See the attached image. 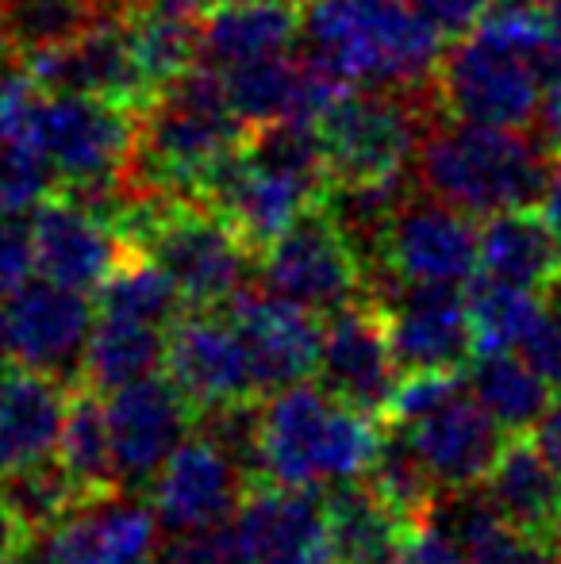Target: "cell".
Segmentation results:
<instances>
[{
  "label": "cell",
  "mask_w": 561,
  "mask_h": 564,
  "mask_svg": "<svg viewBox=\"0 0 561 564\" xmlns=\"http://www.w3.org/2000/svg\"><path fill=\"white\" fill-rule=\"evenodd\" d=\"M300 35L296 0H239L219 4L201 20V62L235 69L247 62L281 58Z\"/></svg>",
  "instance_id": "21"
},
{
  "label": "cell",
  "mask_w": 561,
  "mask_h": 564,
  "mask_svg": "<svg viewBox=\"0 0 561 564\" xmlns=\"http://www.w3.org/2000/svg\"><path fill=\"white\" fill-rule=\"evenodd\" d=\"M4 319L12 354L23 369L51 372L58 380L82 377L85 341L97 323L89 292L66 289V284H54L43 276V281L23 284L15 296H8Z\"/></svg>",
  "instance_id": "15"
},
{
  "label": "cell",
  "mask_w": 561,
  "mask_h": 564,
  "mask_svg": "<svg viewBox=\"0 0 561 564\" xmlns=\"http://www.w3.org/2000/svg\"><path fill=\"white\" fill-rule=\"evenodd\" d=\"M262 289L331 315L369 296V273L327 208L315 204L262 250Z\"/></svg>",
  "instance_id": "6"
},
{
  "label": "cell",
  "mask_w": 561,
  "mask_h": 564,
  "mask_svg": "<svg viewBox=\"0 0 561 564\" xmlns=\"http://www.w3.org/2000/svg\"><path fill=\"white\" fill-rule=\"evenodd\" d=\"M320 384L335 400L385 419L392 392L400 384V365L389 341L385 307L374 296L346 304L327 315L323 327V354H320Z\"/></svg>",
  "instance_id": "10"
},
{
  "label": "cell",
  "mask_w": 561,
  "mask_h": 564,
  "mask_svg": "<svg viewBox=\"0 0 561 564\" xmlns=\"http://www.w3.org/2000/svg\"><path fill=\"white\" fill-rule=\"evenodd\" d=\"M54 193H58V173L28 134L0 147V212L28 216Z\"/></svg>",
  "instance_id": "33"
},
{
  "label": "cell",
  "mask_w": 561,
  "mask_h": 564,
  "mask_svg": "<svg viewBox=\"0 0 561 564\" xmlns=\"http://www.w3.org/2000/svg\"><path fill=\"white\" fill-rule=\"evenodd\" d=\"M531 431H535L531 438H535V446L542 449V457L561 473V395H558V403H550V408L542 411V419Z\"/></svg>",
  "instance_id": "43"
},
{
  "label": "cell",
  "mask_w": 561,
  "mask_h": 564,
  "mask_svg": "<svg viewBox=\"0 0 561 564\" xmlns=\"http://www.w3.org/2000/svg\"><path fill=\"white\" fill-rule=\"evenodd\" d=\"M162 564H247V553L235 534V522L227 519L216 527L170 534V542L162 545Z\"/></svg>",
  "instance_id": "35"
},
{
  "label": "cell",
  "mask_w": 561,
  "mask_h": 564,
  "mask_svg": "<svg viewBox=\"0 0 561 564\" xmlns=\"http://www.w3.org/2000/svg\"><path fill=\"white\" fill-rule=\"evenodd\" d=\"M136 564H162V557H142V561H136Z\"/></svg>",
  "instance_id": "51"
},
{
  "label": "cell",
  "mask_w": 561,
  "mask_h": 564,
  "mask_svg": "<svg viewBox=\"0 0 561 564\" xmlns=\"http://www.w3.org/2000/svg\"><path fill=\"white\" fill-rule=\"evenodd\" d=\"M561 74V43L547 4L493 0L470 35L434 69V100L446 116L496 127H527L542 89Z\"/></svg>",
  "instance_id": "1"
},
{
  "label": "cell",
  "mask_w": 561,
  "mask_h": 564,
  "mask_svg": "<svg viewBox=\"0 0 561 564\" xmlns=\"http://www.w3.org/2000/svg\"><path fill=\"white\" fill-rule=\"evenodd\" d=\"M0 564H28V550H20V553H0Z\"/></svg>",
  "instance_id": "50"
},
{
  "label": "cell",
  "mask_w": 561,
  "mask_h": 564,
  "mask_svg": "<svg viewBox=\"0 0 561 564\" xmlns=\"http://www.w3.org/2000/svg\"><path fill=\"white\" fill-rule=\"evenodd\" d=\"M465 553H470V564H561L550 538L524 534V530H516L511 522L493 527Z\"/></svg>",
  "instance_id": "36"
},
{
  "label": "cell",
  "mask_w": 561,
  "mask_h": 564,
  "mask_svg": "<svg viewBox=\"0 0 561 564\" xmlns=\"http://www.w3.org/2000/svg\"><path fill=\"white\" fill-rule=\"evenodd\" d=\"M12 361H15V354H12V338H8V319H4V312H0V377L12 369Z\"/></svg>",
  "instance_id": "47"
},
{
  "label": "cell",
  "mask_w": 561,
  "mask_h": 564,
  "mask_svg": "<svg viewBox=\"0 0 561 564\" xmlns=\"http://www.w3.org/2000/svg\"><path fill=\"white\" fill-rule=\"evenodd\" d=\"M31 269H35L31 227H23L20 216L0 212V300L15 296L28 284Z\"/></svg>",
  "instance_id": "39"
},
{
  "label": "cell",
  "mask_w": 561,
  "mask_h": 564,
  "mask_svg": "<svg viewBox=\"0 0 561 564\" xmlns=\"http://www.w3.org/2000/svg\"><path fill=\"white\" fill-rule=\"evenodd\" d=\"M31 246L39 276L77 292H100L128 253L120 230L62 193L46 196L31 212Z\"/></svg>",
  "instance_id": "18"
},
{
  "label": "cell",
  "mask_w": 561,
  "mask_h": 564,
  "mask_svg": "<svg viewBox=\"0 0 561 564\" xmlns=\"http://www.w3.org/2000/svg\"><path fill=\"white\" fill-rule=\"evenodd\" d=\"M165 372L188 395L196 411L262 395L247 341H242L231 319H219L216 312H188L177 323H170Z\"/></svg>",
  "instance_id": "13"
},
{
  "label": "cell",
  "mask_w": 561,
  "mask_h": 564,
  "mask_svg": "<svg viewBox=\"0 0 561 564\" xmlns=\"http://www.w3.org/2000/svg\"><path fill=\"white\" fill-rule=\"evenodd\" d=\"M0 12H4V0H0Z\"/></svg>",
  "instance_id": "53"
},
{
  "label": "cell",
  "mask_w": 561,
  "mask_h": 564,
  "mask_svg": "<svg viewBox=\"0 0 561 564\" xmlns=\"http://www.w3.org/2000/svg\"><path fill=\"white\" fill-rule=\"evenodd\" d=\"M227 319L247 341L258 392L273 395L320 372L323 327L320 315L270 289H242L227 300Z\"/></svg>",
  "instance_id": "12"
},
{
  "label": "cell",
  "mask_w": 561,
  "mask_h": 564,
  "mask_svg": "<svg viewBox=\"0 0 561 564\" xmlns=\"http://www.w3.org/2000/svg\"><path fill=\"white\" fill-rule=\"evenodd\" d=\"M412 438L416 453L423 457L427 473L434 476L439 488H470L481 484L493 468V460L504 449V426L488 415V408L462 388L457 395H450L442 408H434L431 415L416 419V423L400 426Z\"/></svg>",
  "instance_id": "19"
},
{
  "label": "cell",
  "mask_w": 561,
  "mask_h": 564,
  "mask_svg": "<svg viewBox=\"0 0 561 564\" xmlns=\"http://www.w3.org/2000/svg\"><path fill=\"white\" fill-rule=\"evenodd\" d=\"M465 307H470L473 354L477 357L519 349V341L542 315L539 292L511 281H496L488 273H473L465 281Z\"/></svg>",
  "instance_id": "29"
},
{
  "label": "cell",
  "mask_w": 561,
  "mask_h": 564,
  "mask_svg": "<svg viewBox=\"0 0 561 564\" xmlns=\"http://www.w3.org/2000/svg\"><path fill=\"white\" fill-rule=\"evenodd\" d=\"M539 204H542V219H547L550 230H554L558 242H561V150L554 154V162H550L547 188H542Z\"/></svg>",
  "instance_id": "44"
},
{
  "label": "cell",
  "mask_w": 561,
  "mask_h": 564,
  "mask_svg": "<svg viewBox=\"0 0 561 564\" xmlns=\"http://www.w3.org/2000/svg\"><path fill=\"white\" fill-rule=\"evenodd\" d=\"M43 97L46 93L39 89L35 77L23 69L20 54L0 62V147L28 134L31 116H35V108Z\"/></svg>",
  "instance_id": "37"
},
{
  "label": "cell",
  "mask_w": 561,
  "mask_h": 564,
  "mask_svg": "<svg viewBox=\"0 0 561 564\" xmlns=\"http://www.w3.org/2000/svg\"><path fill=\"white\" fill-rule=\"evenodd\" d=\"M62 380L39 369H8L0 377V476L20 473L58 453L69 395Z\"/></svg>",
  "instance_id": "20"
},
{
  "label": "cell",
  "mask_w": 561,
  "mask_h": 564,
  "mask_svg": "<svg viewBox=\"0 0 561 564\" xmlns=\"http://www.w3.org/2000/svg\"><path fill=\"white\" fill-rule=\"evenodd\" d=\"M554 150L524 127H496L446 116L423 127L416 185L473 219L531 208L547 188Z\"/></svg>",
  "instance_id": "2"
},
{
  "label": "cell",
  "mask_w": 561,
  "mask_h": 564,
  "mask_svg": "<svg viewBox=\"0 0 561 564\" xmlns=\"http://www.w3.org/2000/svg\"><path fill=\"white\" fill-rule=\"evenodd\" d=\"M327 496V538L338 564H397L412 519L389 507L366 480L323 488Z\"/></svg>",
  "instance_id": "22"
},
{
  "label": "cell",
  "mask_w": 561,
  "mask_h": 564,
  "mask_svg": "<svg viewBox=\"0 0 561 564\" xmlns=\"http://www.w3.org/2000/svg\"><path fill=\"white\" fill-rule=\"evenodd\" d=\"M0 491H4L8 507H12V514L23 522V530L31 538H43L54 522H62V514L69 507L82 503V491L74 488V480L58 465V457L0 476Z\"/></svg>",
  "instance_id": "32"
},
{
  "label": "cell",
  "mask_w": 561,
  "mask_h": 564,
  "mask_svg": "<svg viewBox=\"0 0 561 564\" xmlns=\"http://www.w3.org/2000/svg\"><path fill=\"white\" fill-rule=\"evenodd\" d=\"M550 545L558 550V557H561V507H558V514H554V527H550Z\"/></svg>",
  "instance_id": "49"
},
{
  "label": "cell",
  "mask_w": 561,
  "mask_h": 564,
  "mask_svg": "<svg viewBox=\"0 0 561 564\" xmlns=\"http://www.w3.org/2000/svg\"><path fill=\"white\" fill-rule=\"evenodd\" d=\"M131 4H150V8H162V12H177V15H196L208 8V0H131Z\"/></svg>",
  "instance_id": "46"
},
{
  "label": "cell",
  "mask_w": 561,
  "mask_h": 564,
  "mask_svg": "<svg viewBox=\"0 0 561 564\" xmlns=\"http://www.w3.org/2000/svg\"><path fill=\"white\" fill-rule=\"evenodd\" d=\"M427 100L423 93L392 89H350L320 123L323 158L331 185H366V181H400L408 162H416Z\"/></svg>",
  "instance_id": "5"
},
{
  "label": "cell",
  "mask_w": 561,
  "mask_h": 564,
  "mask_svg": "<svg viewBox=\"0 0 561 564\" xmlns=\"http://www.w3.org/2000/svg\"><path fill=\"white\" fill-rule=\"evenodd\" d=\"M165 365V330L154 323L100 315L93 323V335L85 341L82 384L97 392H116L123 384H136L142 377H154Z\"/></svg>",
  "instance_id": "25"
},
{
  "label": "cell",
  "mask_w": 561,
  "mask_h": 564,
  "mask_svg": "<svg viewBox=\"0 0 561 564\" xmlns=\"http://www.w3.org/2000/svg\"><path fill=\"white\" fill-rule=\"evenodd\" d=\"M470 392L508 434H527L550 408V384L516 349L481 354L470 369Z\"/></svg>",
  "instance_id": "28"
},
{
  "label": "cell",
  "mask_w": 561,
  "mask_h": 564,
  "mask_svg": "<svg viewBox=\"0 0 561 564\" xmlns=\"http://www.w3.org/2000/svg\"><path fill=\"white\" fill-rule=\"evenodd\" d=\"M481 269V227H473V216L442 204L431 193H404L385 230L381 246V273L377 289L389 281L400 284H454L462 289Z\"/></svg>",
  "instance_id": "7"
},
{
  "label": "cell",
  "mask_w": 561,
  "mask_h": 564,
  "mask_svg": "<svg viewBox=\"0 0 561 564\" xmlns=\"http://www.w3.org/2000/svg\"><path fill=\"white\" fill-rule=\"evenodd\" d=\"M247 484L250 476L216 442L193 434L150 480V507L158 527L170 534L216 527L235 519Z\"/></svg>",
  "instance_id": "16"
},
{
  "label": "cell",
  "mask_w": 561,
  "mask_h": 564,
  "mask_svg": "<svg viewBox=\"0 0 561 564\" xmlns=\"http://www.w3.org/2000/svg\"><path fill=\"white\" fill-rule=\"evenodd\" d=\"M481 484H485L496 511L504 514V522H511L524 534H550L561 507V473L542 457L535 438L508 434L500 457L493 460Z\"/></svg>",
  "instance_id": "23"
},
{
  "label": "cell",
  "mask_w": 561,
  "mask_h": 564,
  "mask_svg": "<svg viewBox=\"0 0 561 564\" xmlns=\"http://www.w3.org/2000/svg\"><path fill=\"white\" fill-rule=\"evenodd\" d=\"M108 431H112L116 473L123 488H142L196 431L201 411L170 377H142L108 392Z\"/></svg>",
  "instance_id": "9"
},
{
  "label": "cell",
  "mask_w": 561,
  "mask_h": 564,
  "mask_svg": "<svg viewBox=\"0 0 561 564\" xmlns=\"http://www.w3.org/2000/svg\"><path fill=\"white\" fill-rule=\"evenodd\" d=\"M385 307L389 341L400 372L412 369H462L473 354V327L465 292L454 284H385L377 292Z\"/></svg>",
  "instance_id": "14"
},
{
  "label": "cell",
  "mask_w": 561,
  "mask_h": 564,
  "mask_svg": "<svg viewBox=\"0 0 561 564\" xmlns=\"http://www.w3.org/2000/svg\"><path fill=\"white\" fill-rule=\"evenodd\" d=\"M128 4H131V0H128Z\"/></svg>",
  "instance_id": "54"
},
{
  "label": "cell",
  "mask_w": 561,
  "mask_h": 564,
  "mask_svg": "<svg viewBox=\"0 0 561 564\" xmlns=\"http://www.w3.org/2000/svg\"><path fill=\"white\" fill-rule=\"evenodd\" d=\"M300 31L308 58L354 89L423 93L442 62V39L412 0H308Z\"/></svg>",
  "instance_id": "3"
},
{
  "label": "cell",
  "mask_w": 561,
  "mask_h": 564,
  "mask_svg": "<svg viewBox=\"0 0 561 564\" xmlns=\"http://www.w3.org/2000/svg\"><path fill=\"white\" fill-rule=\"evenodd\" d=\"M323 193H327V181L266 162V158L250 154L242 142L231 158L216 165L201 200L216 208L250 250L262 253L308 208H315Z\"/></svg>",
  "instance_id": "8"
},
{
  "label": "cell",
  "mask_w": 561,
  "mask_h": 564,
  "mask_svg": "<svg viewBox=\"0 0 561 564\" xmlns=\"http://www.w3.org/2000/svg\"><path fill=\"white\" fill-rule=\"evenodd\" d=\"M385 423L335 400L320 380H300L262 403V480L331 488L362 480Z\"/></svg>",
  "instance_id": "4"
},
{
  "label": "cell",
  "mask_w": 561,
  "mask_h": 564,
  "mask_svg": "<svg viewBox=\"0 0 561 564\" xmlns=\"http://www.w3.org/2000/svg\"><path fill=\"white\" fill-rule=\"evenodd\" d=\"M362 480H366L385 503L397 507V511L412 522L427 519V507H431V499L442 491L439 484H434V476L427 473V465H423L420 453H416L412 438L392 423H385L381 446H377Z\"/></svg>",
  "instance_id": "31"
},
{
  "label": "cell",
  "mask_w": 561,
  "mask_h": 564,
  "mask_svg": "<svg viewBox=\"0 0 561 564\" xmlns=\"http://www.w3.org/2000/svg\"><path fill=\"white\" fill-rule=\"evenodd\" d=\"M231 522L247 564H338L323 488L250 480Z\"/></svg>",
  "instance_id": "11"
},
{
  "label": "cell",
  "mask_w": 561,
  "mask_h": 564,
  "mask_svg": "<svg viewBox=\"0 0 561 564\" xmlns=\"http://www.w3.org/2000/svg\"><path fill=\"white\" fill-rule=\"evenodd\" d=\"M524 289H554L561 281V242L542 216L527 208L496 212L481 227V269Z\"/></svg>",
  "instance_id": "24"
},
{
  "label": "cell",
  "mask_w": 561,
  "mask_h": 564,
  "mask_svg": "<svg viewBox=\"0 0 561 564\" xmlns=\"http://www.w3.org/2000/svg\"><path fill=\"white\" fill-rule=\"evenodd\" d=\"M154 542V507L120 488L69 507L39 542V564H136Z\"/></svg>",
  "instance_id": "17"
},
{
  "label": "cell",
  "mask_w": 561,
  "mask_h": 564,
  "mask_svg": "<svg viewBox=\"0 0 561 564\" xmlns=\"http://www.w3.org/2000/svg\"><path fill=\"white\" fill-rule=\"evenodd\" d=\"M412 4H416V12L434 28V35L446 43V39L470 35V31L485 20L493 0H412Z\"/></svg>",
  "instance_id": "40"
},
{
  "label": "cell",
  "mask_w": 561,
  "mask_h": 564,
  "mask_svg": "<svg viewBox=\"0 0 561 564\" xmlns=\"http://www.w3.org/2000/svg\"><path fill=\"white\" fill-rule=\"evenodd\" d=\"M31 545V534L23 530V522L12 514V507H8L4 491H0V553H20Z\"/></svg>",
  "instance_id": "45"
},
{
  "label": "cell",
  "mask_w": 561,
  "mask_h": 564,
  "mask_svg": "<svg viewBox=\"0 0 561 564\" xmlns=\"http://www.w3.org/2000/svg\"><path fill=\"white\" fill-rule=\"evenodd\" d=\"M465 388L462 372L457 369H412L400 377L397 392H392L389 408H385V419L381 423H392V426H408L416 419L431 415L434 408L457 395Z\"/></svg>",
  "instance_id": "34"
},
{
  "label": "cell",
  "mask_w": 561,
  "mask_h": 564,
  "mask_svg": "<svg viewBox=\"0 0 561 564\" xmlns=\"http://www.w3.org/2000/svg\"><path fill=\"white\" fill-rule=\"evenodd\" d=\"M219 4H239V0H219Z\"/></svg>",
  "instance_id": "52"
},
{
  "label": "cell",
  "mask_w": 561,
  "mask_h": 564,
  "mask_svg": "<svg viewBox=\"0 0 561 564\" xmlns=\"http://www.w3.org/2000/svg\"><path fill=\"white\" fill-rule=\"evenodd\" d=\"M547 12H550V23H554V35H558V43H561V0H550Z\"/></svg>",
  "instance_id": "48"
},
{
  "label": "cell",
  "mask_w": 561,
  "mask_h": 564,
  "mask_svg": "<svg viewBox=\"0 0 561 564\" xmlns=\"http://www.w3.org/2000/svg\"><path fill=\"white\" fill-rule=\"evenodd\" d=\"M539 139L547 142L550 150H561V74L554 82L542 89V100H539Z\"/></svg>",
  "instance_id": "42"
},
{
  "label": "cell",
  "mask_w": 561,
  "mask_h": 564,
  "mask_svg": "<svg viewBox=\"0 0 561 564\" xmlns=\"http://www.w3.org/2000/svg\"><path fill=\"white\" fill-rule=\"evenodd\" d=\"M128 43L147 97H154L173 77L201 62V20L150 4H128Z\"/></svg>",
  "instance_id": "27"
},
{
  "label": "cell",
  "mask_w": 561,
  "mask_h": 564,
  "mask_svg": "<svg viewBox=\"0 0 561 564\" xmlns=\"http://www.w3.org/2000/svg\"><path fill=\"white\" fill-rule=\"evenodd\" d=\"M185 312L188 307L181 300L177 284L170 281V273L139 250L123 253V261L112 269V276L100 284V315H120V319L170 327Z\"/></svg>",
  "instance_id": "30"
},
{
  "label": "cell",
  "mask_w": 561,
  "mask_h": 564,
  "mask_svg": "<svg viewBox=\"0 0 561 564\" xmlns=\"http://www.w3.org/2000/svg\"><path fill=\"white\" fill-rule=\"evenodd\" d=\"M77 392L66 403V423H62L58 438V465L82 491V499L108 496L120 491V473H116V453H112V431H108V408L100 403L97 388L77 380Z\"/></svg>",
  "instance_id": "26"
},
{
  "label": "cell",
  "mask_w": 561,
  "mask_h": 564,
  "mask_svg": "<svg viewBox=\"0 0 561 564\" xmlns=\"http://www.w3.org/2000/svg\"><path fill=\"white\" fill-rule=\"evenodd\" d=\"M519 354L547 380L550 392L561 395V296L554 304H542V315L527 330V338L519 341Z\"/></svg>",
  "instance_id": "38"
},
{
  "label": "cell",
  "mask_w": 561,
  "mask_h": 564,
  "mask_svg": "<svg viewBox=\"0 0 561 564\" xmlns=\"http://www.w3.org/2000/svg\"><path fill=\"white\" fill-rule=\"evenodd\" d=\"M397 564H470V553L434 522H416L404 538Z\"/></svg>",
  "instance_id": "41"
}]
</instances>
